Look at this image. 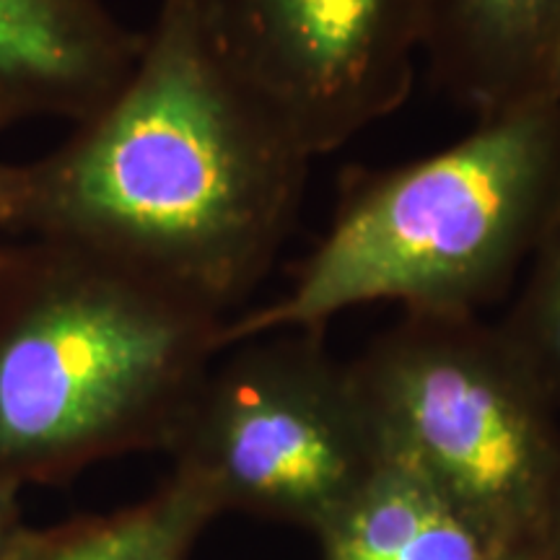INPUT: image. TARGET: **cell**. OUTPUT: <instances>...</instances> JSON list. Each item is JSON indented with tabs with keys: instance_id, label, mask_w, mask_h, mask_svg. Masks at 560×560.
I'll use <instances>...</instances> for the list:
<instances>
[{
	"instance_id": "cell-1",
	"label": "cell",
	"mask_w": 560,
	"mask_h": 560,
	"mask_svg": "<svg viewBox=\"0 0 560 560\" xmlns=\"http://www.w3.org/2000/svg\"><path fill=\"white\" fill-rule=\"evenodd\" d=\"M312 159L159 0L130 75L45 156L0 164V234L86 249L231 319L270 276Z\"/></svg>"
},
{
	"instance_id": "cell-6",
	"label": "cell",
	"mask_w": 560,
	"mask_h": 560,
	"mask_svg": "<svg viewBox=\"0 0 560 560\" xmlns=\"http://www.w3.org/2000/svg\"><path fill=\"white\" fill-rule=\"evenodd\" d=\"M240 79L312 161L408 102L420 0H198Z\"/></svg>"
},
{
	"instance_id": "cell-7",
	"label": "cell",
	"mask_w": 560,
	"mask_h": 560,
	"mask_svg": "<svg viewBox=\"0 0 560 560\" xmlns=\"http://www.w3.org/2000/svg\"><path fill=\"white\" fill-rule=\"evenodd\" d=\"M143 32L102 0H0V132L32 117L81 122L122 86Z\"/></svg>"
},
{
	"instance_id": "cell-5",
	"label": "cell",
	"mask_w": 560,
	"mask_h": 560,
	"mask_svg": "<svg viewBox=\"0 0 560 560\" xmlns=\"http://www.w3.org/2000/svg\"><path fill=\"white\" fill-rule=\"evenodd\" d=\"M172 472L221 514L319 535L382 467L384 444L325 330H278L221 350L174 433Z\"/></svg>"
},
{
	"instance_id": "cell-10",
	"label": "cell",
	"mask_w": 560,
	"mask_h": 560,
	"mask_svg": "<svg viewBox=\"0 0 560 560\" xmlns=\"http://www.w3.org/2000/svg\"><path fill=\"white\" fill-rule=\"evenodd\" d=\"M219 511L177 472L153 493L109 514L30 529L11 560H190Z\"/></svg>"
},
{
	"instance_id": "cell-4",
	"label": "cell",
	"mask_w": 560,
	"mask_h": 560,
	"mask_svg": "<svg viewBox=\"0 0 560 560\" xmlns=\"http://www.w3.org/2000/svg\"><path fill=\"white\" fill-rule=\"evenodd\" d=\"M350 366L387 457L495 548L537 540L560 467V416L495 322L402 312Z\"/></svg>"
},
{
	"instance_id": "cell-9",
	"label": "cell",
	"mask_w": 560,
	"mask_h": 560,
	"mask_svg": "<svg viewBox=\"0 0 560 560\" xmlns=\"http://www.w3.org/2000/svg\"><path fill=\"white\" fill-rule=\"evenodd\" d=\"M322 560H490L499 550L429 480L384 457L369 486L317 535Z\"/></svg>"
},
{
	"instance_id": "cell-13",
	"label": "cell",
	"mask_w": 560,
	"mask_h": 560,
	"mask_svg": "<svg viewBox=\"0 0 560 560\" xmlns=\"http://www.w3.org/2000/svg\"><path fill=\"white\" fill-rule=\"evenodd\" d=\"M537 545H540L545 560H560V467L552 482L548 509H545L540 532H537Z\"/></svg>"
},
{
	"instance_id": "cell-11",
	"label": "cell",
	"mask_w": 560,
	"mask_h": 560,
	"mask_svg": "<svg viewBox=\"0 0 560 560\" xmlns=\"http://www.w3.org/2000/svg\"><path fill=\"white\" fill-rule=\"evenodd\" d=\"M495 325L560 416V219L529 257L506 317Z\"/></svg>"
},
{
	"instance_id": "cell-2",
	"label": "cell",
	"mask_w": 560,
	"mask_h": 560,
	"mask_svg": "<svg viewBox=\"0 0 560 560\" xmlns=\"http://www.w3.org/2000/svg\"><path fill=\"white\" fill-rule=\"evenodd\" d=\"M226 322L86 249L0 240V480L170 450Z\"/></svg>"
},
{
	"instance_id": "cell-14",
	"label": "cell",
	"mask_w": 560,
	"mask_h": 560,
	"mask_svg": "<svg viewBox=\"0 0 560 560\" xmlns=\"http://www.w3.org/2000/svg\"><path fill=\"white\" fill-rule=\"evenodd\" d=\"M490 560H545V558L537 540H522V542L503 545V548L493 552V558Z\"/></svg>"
},
{
	"instance_id": "cell-15",
	"label": "cell",
	"mask_w": 560,
	"mask_h": 560,
	"mask_svg": "<svg viewBox=\"0 0 560 560\" xmlns=\"http://www.w3.org/2000/svg\"><path fill=\"white\" fill-rule=\"evenodd\" d=\"M552 91H556V96L560 100V47H558L556 62H552Z\"/></svg>"
},
{
	"instance_id": "cell-8",
	"label": "cell",
	"mask_w": 560,
	"mask_h": 560,
	"mask_svg": "<svg viewBox=\"0 0 560 560\" xmlns=\"http://www.w3.org/2000/svg\"><path fill=\"white\" fill-rule=\"evenodd\" d=\"M560 0H420V58L478 117L556 96Z\"/></svg>"
},
{
	"instance_id": "cell-3",
	"label": "cell",
	"mask_w": 560,
	"mask_h": 560,
	"mask_svg": "<svg viewBox=\"0 0 560 560\" xmlns=\"http://www.w3.org/2000/svg\"><path fill=\"white\" fill-rule=\"evenodd\" d=\"M558 219L560 100L537 96L478 117L429 156L355 174L289 289L234 314L223 350L278 330H325L369 304L480 317L520 283Z\"/></svg>"
},
{
	"instance_id": "cell-12",
	"label": "cell",
	"mask_w": 560,
	"mask_h": 560,
	"mask_svg": "<svg viewBox=\"0 0 560 560\" xmlns=\"http://www.w3.org/2000/svg\"><path fill=\"white\" fill-rule=\"evenodd\" d=\"M21 490L13 482L0 480V560H11L16 556L19 545L24 542L26 527L24 506H21Z\"/></svg>"
}]
</instances>
